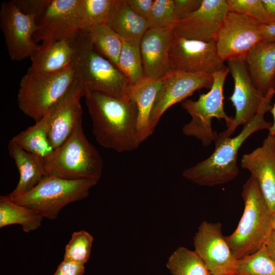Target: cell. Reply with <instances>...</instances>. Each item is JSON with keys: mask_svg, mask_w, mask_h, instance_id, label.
<instances>
[{"mask_svg": "<svg viewBox=\"0 0 275 275\" xmlns=\"http://www.w3.org/2000/svg\"><path fill=\"white\" fill-rule=\"evenodd\" d=\"M84 97L93 134L100 146L118 153L138 148V109L129 94L118 97L85 90Z\"/></svg>", "mask_w": 275, "mask_h": 275, "instance_id": "obj_1", "label": "cell"}, {"mask_svg": "<svg viewBox=\"0 0 275 275\" xmlns=\"http://www.w3.org/2000/svg\"><path fill=\"white\" fill-rule=\"evenodd\" d=\"M275 89L270 90L265 96L263 103L252 119L243 126L235 136H223L217 134L215 149L205 160L184 170L182 176L196 184L213 186L228 183L239 174L237 164L238 152L245 140L259 130H269L272 123L266 121L265 114L270 112L271 100Z\"/></svg>", "mask_w": 275, "mask_h": 275, "instance_id": "obj_2", "label": "cell"}, {"mask_svg": "<svg viewBox=\"0 0 275 275\" xmlns=\"http://www.w3.org/2000/svg\"><path fill=\"white\" fill-rule=\"evenodd\" d=\"M241 195L244 204L242 216L235 231L225 236L237 260L261 249L272 230V214L252 176L243 185Z\"/></svg>", "mask_w": 275, "mask_h": 275, "instance_id": "obj_3", "label": "cell"}, {"mask_svg": "<svg viewBox=\"0 0 275 275\" xmlns=\"http://www.w3.org/2000/svg\"><path fill=\"white\" fill-rule=\"evenodd\" d=\"M44 162L47 176L97 182L102 176L103 167L100 153L84 132L82 121Z\"/></svg>", "mask_w": 275, "mask_h": 275, "instance_id": "obj_4", "label": "cell"}, {"mask_svg": "<svg viewBox=\"0 0 275 275\" xmlns=\"http://www.w3.org/2000/svg\"><path fill=\"white\" fill-rule=\"evenodd\" d=\"M75 80L73 65L52 74L27 71L22 77L17 94L19 109L37 122L64 97Z\"/></svg>", "mask_w": 275, "mask_h": 275, "instance_id": "obj_5", "label": "cell"}, {"mask_svg": "<svg viewBox=\"0 0 275 275\" xmlns=\"http://www.w3.org/2000/svg\"><path fill=\"white\" fill-rule=\"evenodd\" d=\"M97 183L89 179L71 180L48 176L29 193L10 199L34 210L44 218L53 220L65 206L87 198Z\"/></svg>", "mask_w": 275, "mask_h": 275, "instance_id": "obj_6", "label": "cell"}, {"mask_svg": "<svg viewBox=\"0 0 275 275\" xmlns=\"http://www.w3.org/2000/svg\"><path fill=\"white\" fill-rule=\"evenodd\" d=\"M228 67L212 75L213 83L207 93L201 94L197 100H185L182 107L191 116L190 121L182 128L184 134L199 140L203 146H208L214 141L217 133L212 127V120H224L227 127L233 117L228 116L224 107V86L229 73Z\"/></svg>", "mask_w": 275, "mask_h": 275, "instance_id": "obj_7", "label": "cell"}, {"mask_svg": "<svg viewBox=\"0 0 275 275\" xmlns=\"http://www.w3.org/2000/svg\"><path fill=\"white\" fill-rule=\"evenodd\" d=\"M73 68L75 80L85 90L118 97L128 95L131 85L126 76L94 49L88 35Z\"/></svg>", "mask_w": 275, "mask_h": 275, "instance_id": "obj_8", "label": "cell"}, {"mask_svg": "<svg viewBox=\"0 0 275 275\" xmlns=\"http://www.w3.org/2000/svg\"><path fill=\"white\" fill-rule=\"evenodd\" d=\"M34 40L41 47L73 38L83 31L78 0H45L36 17Z\"/></svg>", "mask_w": 275, "mask_h": 275, "instance_id": "obj_9", "label": "cell"}, {"mask_svg": "<svg viewBox=\"0 0 275 275\" xmlns=\"http://www.w3.org/2000/svg\"><path fill=\"white\" fill-rule=\"evenodd\" d=\"M171 70L212 75L227 67L219 57L215 39H188L173 34L169 53Z\"/></svg>", "mask_w": 275, "mask_h": 275, "instance_id": "obj_10", "label": "cell"}, {"mask_svg": "<svg viewBox=\"0 0 275 275\" xmlns=\"http://www.w3.org/2000/svg\"><path fill=\"white\" fill-rule=\"evenodd\" d=\"M0 28L11 60L30 58L39 49L40 45L34 40L37 29L36 16L22 13L12 1L1 4Z\"/></svg>", "mask_w": 275, "mask_h": 275, "instance_id": "obj_11", "label": "cell"}, {"mask_svg": "<svg viewBox=\"0 0 275 275\" xmlns=\"http://www.w3.org/2000/svg\"><path fill=\"white\" fill-rule=\"evenodd\" d=\"M261 24L245 15L229 12L215 38L221 59L244 60L250 49L262 40Z\"/></svg>", "mask_w": 275, "mask_h": 275, "instance_id": "obj_12", "label": "cell"}, {"mask_svg": "<svg viewBox=\"0 0 275 275\" xmlns=\"http://www.w3.org/2000/svg\"><path fill=\"white\" fill-rule=\"evenodd\" d=\"M212 75L170 70L161 78V85L151 115L149 133L154 132L164 112L175 104L182 101L195 91L211 88Z\"/></svg>", "mask_w": 275, "mask_h": 275, "instance_id": "obj_13", "label": "cell"}, {"mask_svg": "<svg viewBox=\"0 0 275 275\" xmlns=\"http://www.w3.org/2000/svg\"><path fill=\"white\" fill-rule=\"evenodd\" d=\"M234 80V90L229 99L235 109L231 124L222 132L223 136L230 137L236 128L250 122L257 113L264 102V96L254 86L243 59L227 62Z\"/></svg>", "mask_w": 275, "mask_h": 275, "instance_id": "obj_14", "label": "cell"}, {"mask_svg": "<svg viewBox=\"0 0 275 275\" xmlns=\"http://www.w3.org/2000/svg\"><path fill=\"white\" fill-rule=\"evenodd\" d=\"M220 223L203 221L194 237L195 251L211 275L235 273L237 259L222 233Z\"/></svg>", "mask_w": 275, "mask_h": 275, "instance_id": "obj_15", "label": "cell"}, {"mask_svg": "<svg viewBox=\"0 0 275 275\" xmlns=\"http://www.w3.org/2000/svg\"><path fill=\"white\" fill-rule=\"evenodd\" d=\"M228 12L227 0H202L197 10L177 21L173 33L188 39H215Z\"/></svg>", "mask_w": 275, "mask_h": 275, "instance_id": "obj_16", "label": "cell"}, {"mask_svg": "<svg viewBox=\"0 0 275 275\" xmlns=\"http://www.w3.org/2000/svg\"><path fill=\"white\" fill-rule=\"evenodd\" d=\"M84 95L85 89L75 80L67 93L48 113L50 119L49 138L54 149L65 141L82 121L80 99Z\"/></svg>", "mask_w": 275, "mask_h": 275, "instance_id": "obj_17", "label": "cell"}, {"mask_svg": "<svg viewBox=\"0 0 275 275\" xmlns=\"http://www.w3.org/2000/svg\"><path fill=\"white\" fill-rule=\"evenodd\" d=\"M86 32L68 40L59 41L39 49L30 57L28 71L41 74L61 71L72 66L87 38Z\"/></svg>", "mask_w": 275, "mask_h": 275, "instance_id": "obj_18", "label": "cell"}, {"mask_svg": "<svg viewBox=\"0 0 275 275\" xmlns=\"http://www.w3.org/2000/svg\"><path fill=\"white\" fill-rule=\"evenodd\" d=\"M173 34L172 28L146 30L140 44L144 77L161 78L171 70L169 53Z\"/></svg>", "mask_w": 275, "mask_h": 275, "instance_id": "obj_19", "label": "cell"}, {"mask_svg": "<svg viewBox=\"0 0 275 275\" xmlns=\"http://www.w3.org/2000/svg\"><path fill=\"white\" fill-rule=\"evenodd\" d=\"M241 167L251 173L270 212L275 213V150L269 135L260 147L242 156Z\"/></svg>", "mask_w": 275, "mask_h": 275, "instance_id": "obj_20", "label": "cell"}, {"mask_svg": "<svg viewBox=\"0 0 275 275\" xmlns=\"http://www.w3.org/2000/svg\"><path fill=\"white\" fill-rule=\"evenodd\" d=\"M244 61L253 84L264 96L275 89V40L259 41Z\"/></svg>", "mask_w": 275, "mask_h": 275, "instance_id": "obj_21", "label": "cell"}, {"mask_svg": "<svg viewBox=\"0 0 275 275\" xmlns=\"http://www.w3.org/2000/svg\"><path fill=\"white\" fill-rule=\"evenodd\" d=\"M9 153L14 160L19 174L14 189L7 196L11 199L20 197L31 191L47 176L43 160L9 141Z\"/></svg>", "mask_w": 275, "mask_h": 275, "instance_id": "obj_22", "label": "cell"}, {"mask_svg": "<svg viewBox=\"0 0 275 275\" xmlns=\"http://www.w3.org/2000/svg\"><path fill=\"white\" fill-rule=\"evenodd\" d=\"M107 25L123 40L136 46L148 29L147 20L131 10L127 0H114Z\"/></svg>", "mask_w": 275, "mask_h": 275, "instance_id": "obj_23", "label": "cell"}, {"mask_svg": "<svg viewBox=\"0 0 275 275\" xmlns=\"http://www.w3.org/2000/svg\"><path fill=\"white\" fill-rule=\"evenodd\" d=\"M161 85V78L144 77L130 88L128 94L135 102L138 109L137 128L140 144L150 136L151 115Z\"/></svg>", "mask_w": 275, "mask_h": 275, "instance_id": "obj_24", "label": "cell"}, {"mask_svg": "<svg viewBox=\"0 0 275 275\" xmlns=\"http://www.w3.org/2000/svg\"><path fill=\"white\" fill-rule=\"evenodd\" d=\"M49 121L47 114L36 122L35 124L13 137L10 141L44 161L54 150L49 138Z\"/></svg>", "mask_w": 275, "mask_h": 275, "instance_id": "obj_25", "label": "cell"}, {"mask_svg": "<svg viewBox=\"0 0 275 275\" xmlns=\"http://www.w3.org/2000/svg\"><path fill=\"white\" fill-rule=\"evenodd\" d=\"M43 218L36 211L15 203L7 196H1L0 228L19 224L23 231L28 233L39 228Z\"/></svg>", "mask_w": 275, "mask_h": 275, "instance_id": "obj_26", "label": "cell"}, {"mask_svg": "<svg viewBox=\"0 0 275 275\" xmlns=\"http://www.w3.org/2000/svg\"><path fill=\"white\" fill-rule=\"evenodd\" d=\"M94 49L118 67L123 40L108 25L93 26L86 32Z\"/></svg>", "mask_w": 275, "mask_h": 275, "instance_id": "obj_27", "label": "cell"}, {"mask_svg": "<svg viewBox=\"0 0 275 275\" xmlns=\"http://www.w3.org/2000/svg\"><path fill=\"white\" fill-rule=\"evenodd\" d=\"M166 266L172 275H211L197 253L183 246L171 254Z\"/></svg>", "mask_w": 275, "mask_h": 275, "instance_id": "obj_28", "label": "cell"}, {"mask_svg": "<svg viewBox=\"0 0 275 275\" xmlns=\"http://www.w3.org/2000/svg\"><path fill=\"white\" fill-rule=\"evenodd\" d=\"M114 0H78L84 32L90 28L107 24Z\"/></svg>", "mask_w": 275, "mask_h": 275, "instance_id": "obj_29", "label": "cell"}, {"mask_svg": "<svg viewBox=\"0 0 275 275\" xmlns=\"http://www.w3.org/2000/svg\"><path fill=\"white\" fill-rule=\"evenodd\" d=\"M117 68L126 76L131 86L142 80L144 74L140 46L123 40Z\"/></svg>", "mask_w": 275, "mask_h": 275, "instance_id": "obj_30", "label": "cell"}, {"mask_svg": "<svg viewBox=\"0 0 275 275\" xmlns=\"http://www.w3.org/2000/svg\"><path fill=\"white\" fill-rule=\"evenodd\" d=\"M235 273L238 275H275V263L264 245L255 253L237 260Z\"/></svg>", "mask_w": 275, "mask_h": 275, "instance_id": "obj_31", "label": "cell"}, {"mask_svg": "<svg viewBox=\"0 0 275 275\" xmlns=\"http://www.w3.org/2000/svg\"><path fill=\"white\" fill-rule=\"evenodd\" d=\"M93 240L86 231L74 232L66 246L64 260L85 264L89 258Z\"/></svg>", "mask_w": 275, "mask_h": 275, "instance_id": "obj_32", "label": "cell"}, {"mask_svg": "<svg viewBox=\"0 0 275 275\" xmlns=\"http://www.w3.org/2000/svg\"><path fill=\"white\" fill-rule=\"evenodd\" d=\"M147 21L148 28L174 29L178 21L174 0H154Z\"/></svg>", "mask_w": 275, "mask_h": 275, "instance_id": "obj_33", "label": "cell"}, {"mask_svg": "<svg viewBox=\"0 0 275 275\" xmlns=\"http://www.w3.org/2000/svg\"><path fill=\"white\" fill-rule=\"evenodd\" d=\"M229 12L249 16L262 24L273 21L267 13L262 0H227Z\"/></svg>", "mask_w": 275, "mask_h": 275, "instance_id": "obj_34", "label": "cell"}, {"mask_svg": "<svg viewBox=\"0 0 275 275\" xmlns=\"http://www.w3.org/2000/svg\"><path fill=\"white\" fill-rule=\"evenodd\" d=\"M175 12L178 20L197 10L202 0H174Z\"/></svg>", "mask_w": 275, "mask_h": 275, "instance_id": "obj_35", "label": "cell"}, {"mask_svg": "<svg viewBox=\"0 0 275 275\" xmlns=\"http://www.w3.org/2000/svg\"><path fill=\"white\" fill-rule=\"evenodd\" d=\"M45 0H13V3L23 13L36 17Z\"/></svg>", "mask_w": 275, "mask_h": 275, "instance_id": "obj_36", "label": "cell"}, {"mask_svg": "<svg viewBox=\"0 0 275 275\" xmlns=\"http://www.w3.org/2000/svg\"><path fill=\"white\" fill-rule=\"evenodd\" d=\"M85 264L63 260L53 275H82Z\"/></svg>", "mask_w": 275, "mask_h": 275, "instance_id": "obj_37", "label": "cell"}, {"mask_svg": "<svg viewBox=\"0 0 275 275\" xmlns=\"http://www.w3.org/2000/svg\"><path fill=\"white\" fill-rule=\"evenodd\" d=\"M154 0H127L131 10L138 16L147 19Z\"/></svg>", "mask_w": 275, "mask_h": 275, "instance_id": "obj_38", "label": "cell"}, {"mask_svg": "<svg viewBox=\"0 0 275 275\" xmlns=\"http://www.w3.org/2000/svg\"><path fill=\"white\" fill-rule=\"evenodd\" d=\"M262 40H275V21L268 23L261 24L260 26Z\"/></svg>", "mask_w": 275, "mask_h": 275, "instance_id": "obj_39", "label": "cell"}, {"mask_svg": "<svg viewBox=\"0 0 275 275\" xmlns=\"http://www.w3.org/2000/svg\"><path fill=\"white\" fill-rule=\"evenodd\" d=\"M269 257L275 263V231L272 230L264 245Z\"/></svg>", "mask_w": 275, "mask_h": 275, "instance_id": "obj_40", "label": "cell"}, {"mask_svg": "<svg viewBox=\"0 0 275 275\" xmlns=\"http://www.w3.org/2000/svg\"><path fill=\"white\" fill-rule=\"evenodd\" d=\"M263 4L270 17L275 21V0H262Z\"/></svg>", "mask_w": 275, "mask_h": 275, "instance_id": "obj_41", "label": "cell"}, {"mask_svg": "<svg viewBox=\"0 0 275 275\" xmlns=\"http://www.w3.org/2000/svg\"><path fill=\"white\" fill-rule=\"evenodd\" d=\"M270 112L271 114L272 115L273 121L270 128L268 130L269 131L268 135L272 136V135H275V103L273 104V106H272Z\"/></svg>", "mask_w": 275, "mask_h": 275, "instance_id": "obj_42", "label": "cell"}, {"mask_svg": "<svg viewBox=\"0 0 275 275\" xmlns=\"http://www.w3.org/2000/svg\"><path fill=\"white\" fill-rule=\"evenodd\" d=\"M272 229L275 231V213L272 214Z\"/></svg>", "mask_w": 275, "mask_h": 275, "instance_id": "obj_43", "label": "cell"}, {"mask_svg": "<svg viewBox=\"0 0 275 275\" xmlns=\"http://www.w3.org/2000/svg\"><path fill=\"white\" fill-rule=\"evenodd\" d=\"M269 136H270V138H271V141H272V143L274 149L275 150V135H272V136L269 135Z\"/></svg>", "mask_w": 275, "mask_h": 275, "instance_id": "obj_44", "label": "cell"}, {"mask_svg": "<svg viewBox=\"0 0 275 275\" xmlns=\"http://www.w3.org/2000/svg\"><path fill=\"white\" fill-rule=\"evenodd\" d=\"M230 275H238V274H237L236 273H234V274H230Z\"/></svg>", "mask_w": 275, "mask_h": 275, "instance_id": "obj_45", "label": "cell"}]
</instances>
